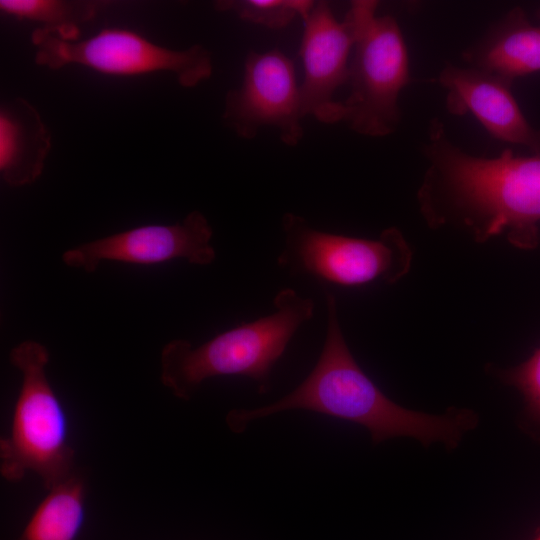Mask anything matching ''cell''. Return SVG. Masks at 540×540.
<instances>
[{"mask_svg":"<svg viewBox=\"0 0 540 540\" xmlns=\"http://www.w3.org/2000/svg\"><path fill=\"white\" fill-rule=\"evenodd\" d=\"M426 159L417 191L419 211L432 229L452 227L483 243L500 235L519 249L540 242V155L505 149L478 156L455 144L433 118L422 146Z\"/></svg>","mask_w":540,"mask_h":540,"instance_id":"cell-1","label":"cell"},{"mask_svg":"<svg viewBox=\"0 0 540 540\" xmlns=\"http://www.w3.org/2000/svg\"><path fill=\"white\" fill-rule=\"evenodd\" d=\"M326 334L321 354L309 375L276 402L254 409H233L226 423L242 433L256 419L288 410H308L365 427L373 443L409 436L428 446L442 441L455 447L475 424L469 411L434 416L412 411L389 399L361 369L342 332L335 296L326 293Z\"/></svg>","mask_w":540,"mask_h":540,"instance_id":"cell-2","label":"cell"},{"mask_svg":"<svg viewBox=\"0 0 540 540\" xmlns=\"http://www.w3.org/2000/svg\"><path fill=\"white\" fill-rule=\"evenodd\" d=\"M274 311L243 322L193 347L184 339L168 342L161 352V382L181 400H189L206 379L243 376L264 394L271 372L297 330L314 315V301L292 288L280 290Z\"/></svg>","mask_w":540,"mask_h":540,"instance_id":"cell-3","label":"cell"},{"mask_svg":"<svg viewBox=\"0 0 540 540\" xmlns=\"http://www.w3.org/2000/svg\"><path fill=\"white\" fill-rule=\"evenodd\" d=\"M9 359L22 380L10 436L1 439L0 471L12 482L34 472L50 490L75 472L67 417L46 373L49 351L38 341L26 340L12 348Z\"/></svg>","mask_w":540,"mask_h":540,"instance_id":"cell-4","label":"cell"},{"mask_svg":"<svg viewBox=\"0 0 540 540\" xmlns=\"http://www.w3.org/2000/svg\"><path fill=\"white\" fill-rule=\"evenodd\" d=\"M379 2L355 0L345 17L354 32L348 97L340 101V122L368 137L395 132L401 122L399 97L410 81L409 57L397 20L378 16Z\"/></svg>","mask_w":540,"mask_h":540,"instance_id":"cell-5","label":"cell"},{"mask_svg":"<svg viewBox=\"0 0 540 540\" xmlns=\"http://www.w3.org/2000/svg\"><path fill=\"white\" fill-rule=\"evenodd\" d=\"M281 228L284 244L277 264L295 276L350 288L396 283L411 267V248L396 227L375 239L358 238L318 230L287 212Z\"/></svg>","mask_w":540,"mask_h":540,"instance_id":"cell-6","label":"cell"},{"mask_svg":"<svg viewBox=\"0 0 540 540\" xmlns=\"http://www.w3.org/2000/svg\"><path fill=\"white\" fill-rule=\"evenodd\" d=\"M35 62L49 69L78 64L117 76L171 72L178 83L194 87L211 77L209 50L195 44L184 50L160 46L142 35L121 28H106L84 39L61 37L49 28L35 29L31 36Z\"/></svg>","mask_w":540,"mask_h":540,"instance_id":"cell-7","label":"cell"},{"mask_svg":"<svg viewBox=\"0 0 540 540\" xmlns=\"http://www.w3.org/2000/svg\"><path fill=\"white\" fill-rule=\"evenodd\" d=\"M304 117L292 60L279 49L250 51L240 86L226 94L223 124L244 140L272 127L284 144L293 147L303 138Z\"/></svg>","mask_w":540,"mask_h":540,"instance_id":"cell-8","label":"cell"},{"mask_svg":"<svg viewBox=\"0 0 540 540\" xmlns=\"http://www.w3.org/2000/svg\"><path fill=\"white\" fill-rule=\"evenodd\" d=\"M213 230L200 211H192L177 223L149 224L95 239L66 250L61 258L71 268L93 273L103 261L134 265H158L185 259L209 265L216 258L211 245Z\"/></svg>","mask_w":540,"mask_h":540,"instance_id":"cell-9","label":"cell"},{"mask_svg":"<svg viewBox=\"0 0 540 540\" xmlns=\"http://www.w3.org/2000/svg\"><path fill=\"white\" fill-rule=\"evenodd\" d=\"M303 22L299 49L304 68L300 85L303 112L305 117L336 124L339 101L334 94L348 83L353 28L346 17L343 21L335 17L326 1L315 2Z\"/></svg>","mask_w":540,"mask_h":540,"instance_id":"cell-10","label":"cell"},{"mask_svg":"<svg viewBox=\"0 0 540 540\" xmlns=\"http://www.w3.org/2000/svg\"><path fill=\"white\" fill-rule=\"evenodd\" d=\"M438 83L446 90L449 113H470L493 138L540 155V131L531 126L519 107L511 90L513 82L470 66L446 63Z\"/></svg>","mask_w":540,"mask_h":540,"instance_id":"cell-11","label":"cell"},{"mask_svg":"<svg viewBox=\"0 0 540 540\" xmlns=\"http://www.w3.org/2000/svg\"><path fill=\"white\" fill-rule=\"evenodd\" d=\"M468 66L513 82L540 71V26L520 7L510 10L462 52Z\"/></svg>","mask_w":540,"mask_h":540,"instance_id":"cell-12","label":"cell"},{"mask_svg":"<svg viewBox=\"0 0 540 540\" xmlns=\"http://www.w3.org/2000/svg\"><path fill=\"white\" fill-rule=\"evenodd\" d=\"M51 149V135L37 109L23 98L0 109V175L12 187L35 182Z\"/></svg>","mask_w":540,"mask_h":540,"instance_id":"cell-13","label":"cell"},{"mask_svg":"<svg viewBox=\"0 0 540 540\" xmlns=\"http://www.w3.org/2000/svg\"><path fill=\"white\" fill-rule=\"evenodd\" d=\"M84 493L76 473L50 489L18 540H75L85 517Z\"/></svg>","mask_w":540,"mask_h":540,"instance_id":"cell-14","label":"cell"},{"mask_svg":"<svg viewBox=\"0 0 540 540\" xmlns=\"http://www.w3.org/2000/svg\"><path fill=\"white\" fill-rule=\"evenodd\" d=\"M99 8L93 1L1 0L4 14L42 23L62 37L79 38V25L92 20Z\"/></svg>","mask_w":540,"mask_h":540,"instance_id":"cell-15","label":"cell"},{"mask_svg":"<svg viewBox=\"0 0 540 540\" xmlns=\"http://www.w3.org/2000/svg\"><path fill=\"white\" fill-rule=\"evenodd\" d=\"M315 5L312 0H219L215 10L237 15L240 19L270 29H283L294 18L303 20Z\"/></svg>","mask_w":540,"mask_h":540,"instance_id":"cell-16","label":"cell"},{"mask_svg":"<svg viewBox=\"0 0 540 540\" xmlns=\"http://www.w3.org/2000/svg\"><path fill=\"white\" fill-rule=\"evenodd\" d=\"M503 378L522 392L529 411L540 420V347L524 363L504 372Z\"/></svg>","mask_w":540,"mask_h":540,"instance_id":"cell-17","label":"cell"},{"mask_svg":"<svg viewBox=\"0 0 540 540\" xmlns=\"http://www.w3.org/2000/svg\"><path fill=\"white\" fill-rule=\"evenodd\" d=\"M535 540H540V535Z\"/></svg>","mask_w":540,"mask_h":540,"instance_id":"cell-18","label":"cell"},{"mask_svg":"<svg viewBox=\"0 0 540 540\" xmlns=\"http://www.w3.org/2000/svg\"><path fill=\"white\" fill-rule=\"evenodd\" d=\"M538 16H539V18H540V10L538 11Z\"/></svg>","mask_w":540,"mask_h":540,"instance_id":"cell-19","label":"cell"}]
</instances>
